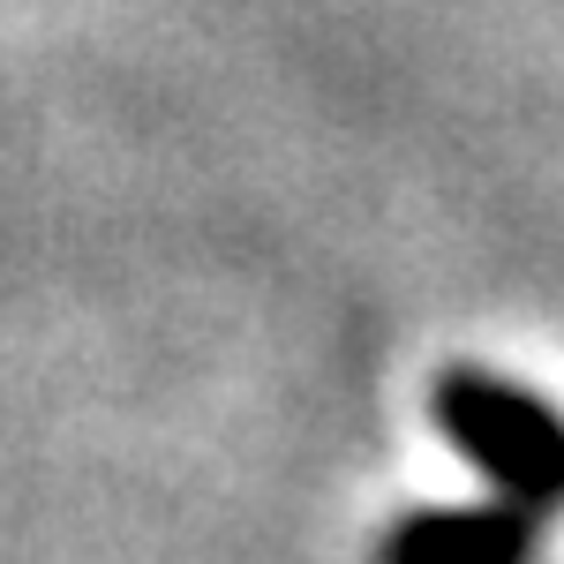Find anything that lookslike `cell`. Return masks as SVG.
Returning a JSON list of instances; mask_svg holds the SVG:
<instances>
[{"instance_id":"cell-1","label":"cell","mask_w":564,"mask_h":564,"mask_svg":"<svg viewBox=\"0 0 564 564\" xmlns=\"http://www.w3.org/2000/svg\"><path fill=\"white\" fill-rule=\"evenodd\" d=\"M436 422L520 512L564 505V414L542 406L534 391L481 377V369H452L436 384Z\"/></svg>"},{"instance_id":"cell-2","label":"cell","mask_w":564,"mask_h":564,"mask_svg":"<svg viewBox=\"0 0 564 564\" xmlns=\"http://www.w3.org/2000/svg\"><path fill=\"white\" fill-rule=\"evenodd\" d=\"M534 527L520 505H481V512H422L384 542V564H527Z\"/></svg>"}]
</instances>
